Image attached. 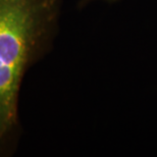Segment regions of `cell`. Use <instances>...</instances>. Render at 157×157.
I'll use <instances>...</instances> for the list:
<instances>
[{
    "instance_id": "1",
    "label": "cell",
    "mask_w": 157,
    "mask_h": 157,
    "mask_svg": "<svg viewBox=\"0 0 157 157\" xmlns=\"http://www.w3.org/2000/svg\"><path fill=\"white\" fill-rule=\"evenodd\" d=\"M63 0H0V157L23 136L21 90L27 73L48 55L59 32Z\"/></svg>"
},
{
    "instance_id": "2",
    "label": "cell",
    "mask_w": 157,
    "mask_h": 157,
    "mask_svg": "<svg viewBox=\"0 0 157 157\" xmlns=\"http://www.w3.org/2000/svg\"><path fill=\"white\" fill-rule=\"evenodd\" d=\"M95 1H104L106 3H115V2H118L119 0H78V3H77V7L78 9H82L86 8L88 5L91 4L92 2H95Z\"/></svg>"
}]
</instances>
